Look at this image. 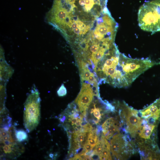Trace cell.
Returning <instances> with one entry per match:
<instances>
[{
	"label": "cell",
	"mask_w": 160,
	"mask_h": 160,
	"mask_svg": "<svg viewBox=\"0 0 160 160\" xmlns=\"http://www.w3.org/2000/svg\"><path fill=\"white\" fill-rule=\"evenodd\" d=\"M160 64L149 58L133 59L120 53L117 47L106 54L101 61L97 75L99 81L118 88L130 85L140 75Z\"/></svg>",
	"instance_id": "1"
},
{
	"label": "cell",
	"mask_w": 160,
	"mask_h": 160,
	"mask_svg": "<svg viewBox=\"0 0 160 160\" xmlns=\"http://www.w3.org/2000/svg\"><path fill=\"white\" fill-rule=\"evenodd\" d=\"M2 123L0 128L1 151L4 156L15 159L24 152V148L16 138L15 127L12 124L11 118L7 116Z\"/></svg>",
	"instance_id": "2"
},
{
	"label": "cell",
	"mask_w": 160,
	"mask_h": 160,
	"mask_svg": "<svg viewBox=\"0 0 160 160\" xmlns=\"http://www.w3.org/2000/svg\"><path fill=\"white\" fill-rule=\"evenodd\" d=\"M138 20L142 30L151 32L160 31V0L144 4L139 10Z\"/></svg>",
	"instance_id": "3"
},
{
	"label": "cell",
	"mask_w": 160,
	"mask_h": 160,
	"mask_svg": "<svg viewBox=\"0 0 160 160\" xmlns=\"http://www.w3.org/2000/svg\"><path fill=\"white\" fill-rule=\"evenodd\" d=\"M41 99L38 91L32 90L25 102L23 124L26 131L29 133L38 125L41 117Z\"/></svg>",
	"instance_id": "4"
},
{
	"label": "cell",
	"mask_w": 160,
	"mask_h": 160,
	"mask_svg": "<svg viewBox=\"0 0 160 160\" xmlns=\"http://www.w3.org/2000/svg\"><path fill=\"white\" fill-rule=\"evenodd\" d=\"M119 105L121 108V116L125 119L126 131L131 137H135L142 127L143 120L139 116L138 111L125 103Z\"/></svg>",
	"instance_id": "5"
},
{
	"label": "cell",
	"mask_w": 160,
	"mask_h": 160,
	"mask_svg": "<svg viewBox=\"0 0 160 160\" xmlns=\"http://www.w3.org/2000/svg\"><path fill=\"white\" fill-rule=\"evenodd\" d=\"M125 137L120 133L115 134L111 138L110 145L113 155L118 159L127 158L129 154L130 145Z\"/></svg>",
	"instance_id": "6"
},
{
	"label": "cell",
	"mask_w": 160,
	"mask_h": 160,
	"mask_svg": "<svg viewBox=\"0 0 160 160\" xmlns=\"http://www.w3.org/2000/svg\"><path fill=\"white\" fill-rule=\"evenodd\" d=\"M90 85L88 83L82 82L80 92L75 100L80 112L85 116L94 95V90Z\"/></svg>",
	"instance_id": "7"
},
{
	"label": "cell",
	"mask_w": 160,
	"mask_h": 160,
	"mask_svg": "<svg viewBox=\"0 0 160 160\" xmlns=\"http://www.w3.org/2000/svg\"><path fill=\"white\" fill-rule=\"evenodd\" d=\"M146 123L158 126L160 121V97L146 108L138 111Z\"/></svg>",
	"instance_id": "8"
},
{
	"label": "cell",
	"mask_w": 160,
	"mask_h": 160,
	"mask_svg": "<svg viewBox=\"0 0 160 160\" xmlns=\"http://www.w3.org/2000/svg\"><path fill=\"white\" fill-rule=\"evenodd\" d=\"M157 127L143 121L142 127L137 133L141 139L147 140L152 146L156 148L158 147L156 144Z\"/></svg>",
	"instance_id": "9"
},
{
	"label": "cell",
	"mask_w": 160,
	"mask_h": 160,
	"mask_svg": "<svg viewBox=\"0 0 160 160\" xmlns=\"http://www.w3.org/2000/svg\"><path fill=\"white\" fill-rule=\"evenodd\" d=\"M120 125L118 122L113 118L107 119L102 126L103 135L107 139H110L119 132Z\"/></svg>",
	"instance_id": "10"
},
{
	"label": "cell",
	"mask_w": 160,
	"mask_h": 160,
	"mask_svg": "<svg viewBox=\"0 0 160 160\" xmlns=\"http://www.w3.org/2000/svg\"><path fill=\"white\" fill-rule=\"evenodd\" d=\"M99 133L97 129H92L89 132L85 142L94 148L99 140L98 137Z\"/></svg>",
	"instance_id": "11"
},
{
	"label": "cell",
	"mask_w": 160,
	"mask_h": 160,
	"mask_svg": "<svg viewBox=\"0 0 160 160\" xmlns=\"http://www.w3.org/2000/svg\"><path fill=\"white\" fill-rule=\"evenodd\" d=\"M15 135L17 140L19 142H22L27 140L28 135L27 132L24 130L15 129Z\"/></svg>",
	"instance_id": "12"
},
{
	"label": "cell",
	"mask_w": 160,
	"mask_h": 160,
	"mask_svg": "<svg viewBox=\"0 0 160 160\" xmlns=\"http://www.w3.org/2000/svg\"><path fill=\"white\" fill-rule=\"evenodd\" d=\"M94 107L91 109L90 111L91 114L93 113L94 117L96 119V124L98 123L101 118V116L103 114H102V109L98 107H96L95 104L93 105Z\"/></svg>",
	"instance_id": "13"
},
{
	"label": "cell",
	"mask_w": 160,
	"mask_h": 160,
	"mask_svg": "<svg viewBox=\"0 0 160 160\" xmlns=\"http://www.w3.org/2000/svg\"><path fill=\"white\" fill-rule=\"evenodd\" d=\"M57 94L59 97L65 95L67 94V90L64 84H62L57 91Z\"/></svg>",
	"instance_id": "14"
},
{
	"label": "cell",
	"mask_w": 160,
	"mask_h": 160,
	"mask_svg": "<svg viewBox=\"0 0 160 160\" xmlns=\"http://www.w3.org/2000/svg\"><path fill=\"white\" fill-rule=\"evenodd\" d=\"M95 4L94 0H93L90 4L89 5H85V8L87 12L90 11L93 7Z\"/></svg>",
	"instance_id": "15"
},
{
	"label": "cell",
	"mask_w": 160,
	"mask_h": 160,
	"mask_svg": "<svg viewBox=\"0 0 160 160\" xmlns=\"http://www.w3.org/2000/svg\"><path fill=\"white\" fill-rule=\"evenodd\" d=\"M70 160H82V157L80 156L79 154H76L74 156L71 158L69 159Z\"/></svg>",
	"instance_id": "16"
},
{
	"label": "cell",
	"mask_w": 160,
	"mask_h": 160,
	"mask_svg": "<svg viewBox=\"0 0 160 160\" xmlns=\"http://www.w3.org/2000/svg\"><path fill=\"white\" fill-rule=\"evenodd\" d=\"M79 3L80 5L83 6L85 4V1L84 0H79Z\"/></svg>",
	"instance_id": "17"
}]
</instances>
